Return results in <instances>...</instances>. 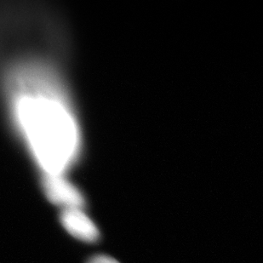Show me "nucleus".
<instances>
[{
	"mask_svg": "<svg viewBox=\"0 0 263 263\" xmlns=\"http://www.w3.org/2000/svg\"><path fill=\"white\" fill-rule=\"evenodd\" d=\"M60 221L68 234L85 243H94L99 239V229L82 209L63 210Z\"/></svg>",
	"mask_w": 263,
	"mask_h": 263,
	"instance_id": "20e7f679",
	"label": "nucleus"
},
{
	"mask_svg": "<svg viewBox=\"0 0 263 263\" xmlns=\"http://www.w3.org/2000/svg\"><path fill=\"white\" fill-rule=\"evenodd\" d=\"M87 263H120L116 259L106 255H98L92 257Z\"/></svg>",
	"mask_w": 263,
	"mask_h": 263,
	"instance_id": "39448f33",
	"label": "nucleus"
},
{
	"mask_svg": "<svg viewBox=\"0 0 263 263\" xmlns=\"http://www.w3.org/2000/svg\"><path fill=\"white\" fill-rule=\"evenodd\" d=\"M43 186L47 199L63 210L84 207L85 199L82 194L63 176H45Z\"/></svg>",
	"mask_w": 263,
	"mask_h": 263,
	"instance_id": "7ed1b4c3",
	"label": "nucleus"
},
{
	"mask_svg": "<svg viewBox=\"0 0 263 263\" xmlns=\"http://www.w3.org/2000/svg\"><path fill=\"white\" fill-rule=\"evenodd\" d=\"M15 117L45 176H62L78 151L74 119L55 85V77L12 85Z\"/></svg>",
	"mask_w": 263,
	"mask_h": 263,
	"instance_id": "f257e3e1",
	"label": "nucleus"
},
{
	"mask_svg": "<svg viewBox=\"0 0 263 263\" xmlns=\"http://www.w3.org/2000/svg\"><path fill=\"white\" fill-rule=\"evenodd\" d=\"M67 48L64 26L51 4L0 1V73L55 70Z\"/></svg>",
	"mask_w": 263,
	"mask_h": 263,
	"instance_id": "f03ea898",
	"label": "nucleus"
}]
</instances>
